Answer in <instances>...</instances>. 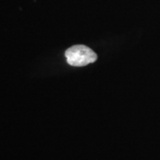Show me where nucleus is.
<instances>
[{
	"label": "nucleus",
	"mask_w": 160,
	"mask_h": 160,
	"mask_svg": "<svg viewBox=\"0 0 160 160\" xmlns=\"http://www.w3.org/2000/svg\"><path fill=\"white\" fill-rule=\"evenodd\" d=\"M67 62L74 67H83L97 60V55L89 47L83 45H77L65 52Z\"/></svg>",
	"instance_id": "f257e3e1"
}]
</instances>
